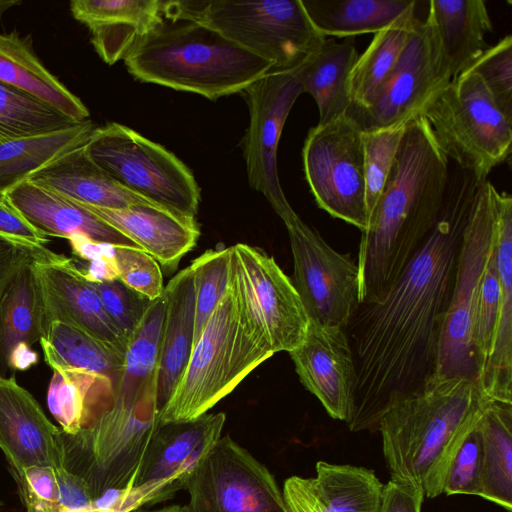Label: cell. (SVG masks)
<instances>
[{"label":"cell","mask_w":512,"mask_h":512,"mask_svg":"<svg viewBox=\"0 0 512 512\" xmlns=\"http://www.w3.org/2000/svg\"><path fill=\"white\" fill-rule=\"evenodd\" d=\"M452 81L448 62L432 21L418 18L390 74L367 106L347 115L362 131L406 120Z\"/></svg>","instance_id":"4fadbf2b"},{"label":"cell","mask_w":512,"mask_h":512,"mask_svg":"<svg viewBox=\"0 0 512 512\" xmlns=\"http://www.w3.org/2000/svg\"><path fill=\"white\" fill-rule=\"evenodd\" d=\"M129 512H147V511H144V510H142L140 508H137V509H134V510L129 511Z\"/></svg>","instance_id":"6f0895ef"},{"label":"cell","mask_w":512,"mask_h":512,"mask_svg":"<svg viewBox=\"0 0 512 512\" xmlns=\"http://www.w3.org/2000/svg\"><path fill=\"white\" fill-rule=\"evenodd\" d=\"M114 262L117 279L128 288L150 301L162 296V270L149 253L136 246H115Z\"/></svg>","instance_id":"f6af8a7d"},{"label":"cell","mask_w":512,"mask_h":512,"mask_svg":"<svg viewBox=\"0 0 512 512\" xmlns=\"http://www.w3.org/2000/svg\"><path fill=\"white\" fill-rule=\"evenodd\" d=\"M52 370L47 405L64 434L88 428L113 404L115 388L107 377L76 368Z\"/></svg>","instance_id":"f1b7e54d"},{"label":"cell","mask_w":512,"mask_h":512,"mask_svg":"<svg viewBox=\"0 0 512 512\" xmlns=\"http://www.w3.org/2000/svg\"><path fill=\"white\" fill-rule=\"evenodd\" d=\"M110 320L128 341L151 302L119 279L90 282Z\"/></svg>","instance_id":"bcb514c9"},{"label":"cell","mask_w":512,"mask_h":512,"mask_svg":"<svg viewBox=\"0 0 512 512\" xmlns=\"http://www.w3.org/2000/svg\"><path fill=\"white\" fill-rule=\"evenodd\" d=\"M418 15L401 19L377 32L349 76V111L364 108L396 65ZM348 111V112H349Z\"/></svg>","instance_id":"8d00e7d4"},{"label":"cell","mask_w":512,"mask_h":512,"mask_svg":"<svg viewBox=\"0 0 512 512\" xmlns=\"http://www.w3.org/2000/svg\"><path fill=\"white\" fill-rule=\"evenodd\" d=\"M424 498L421 486L391 476L383 487L380 512H421Z\"/></svg>","instance_id":"681fc988"},{"label":"cell","mask_w":512,"mask_h":512,"mask_svg":"<svg viewBox=\"0 0 512 512\" xmlns=\"http://www.w3.org/2000/svg\"><path fill=\"white\" fill-rule=\"evenodd\" d=\"M151 512H186L184 506L179 505H173V506H167L158 510H154Z\"/></svg>","instance_id":"11a10c76"},{"label":"cell","mask_w":512,"mask_h":512,"mask_svg":"<svg viewBox=\"0 0 512 512\" xmlns=\"http://www.w3.org/2000/svg\"><path fill=\"white\" fill-rule=\"evenodd\" d=\"M478 429L482 442V494L512 511V404L492 401Z\"/></svg>","instance_id":"d590c367"},{"label":"cell","mask_w":512,"mask_h":512,"mask_svg":"<svg viewBox=\"0 0 512 512\" xmlns=\"http://www.w3.org/2000/svg\"><path fill=\"white\" fill-rule=\"evenodd\" d=\"M94 129L88 119L58 131L0 142V196L51 161L85 145Z\"/></svg>","instance_id":"d6a6232c"},{"label":"cell","mask_w":512,"mask_h":512,"mask_svg":"<svg viewBox=\"0 0 512 512\" xmlns=\"http://www.w3.org/2000/svg\"><path fill=\"white\" fill-rule=\"evenodd\" d=\"M305 178L317 205L361 232L368 227L362 130L348 115L317 124L302 149Z\"/></svg>","instance_id":"8fae6325"},{"label":"cell","mask_w":512,"mask_h":512,"mask_svg":"<svg viewBox=\"0 0 512 512\" xmlns=\"http://www.w3.org/2000/svg\"><path fill=\"white\" fill-rule=\"evenodd\" d=\"M80 204L153 256L167 272L178 267L200 236L196 218L181 216L156 205L108 209Z\"/></svg>","instance_id":"44dd1931"},{"label":"cell","mask_w":512,"mask_h":512,"mask_svg":"<svg viewBox=\"0 0 512 512\" xmlns=\"http://www.w3.org/2000/svg\"><path fill=\"white\" fill-rule=\"evenodd\" d=\"M495 189L487 179L479 184L474 196L459 251L434 376L464 378L477 383L474 324L482 279L496 241Z\"/></svg>","instance_id":"30bf717a"},{"label":"cell","mask_w":512,"mask_h":512,"mask_svg":"<svg viewBox=\"0 0 512 512\" xmlns=\"http://www.w3.org/2000/svg\"><path fill=\"white\" fill-rule=\"evenodd\" d=\"M308 483L320 512H380L384 484L370 469L318 461Z\"/></svg>","instance_id":"836d02e7"},{"label":"cell","mask_w":512,"mask_h":512,"mask_svg":"<svg viewBox=\"0 0 512 512\" xmlns=\"http://www.w3.org/2000/svg\"><path fill=\"white\" fill-rule=\"evenodd\" d=\"M0 81L22 89L76 122L89 119L83 102L38 59L30 44L15 32L0 34Z\"/></svg>","instance_id":"f546056e"},{"label":"cell","mask_w":512,"mask_h":512,"mask_svg":"<svg viewBox=\"0 0 512 512\" xmlns=\"http://www.w3.org/2000/svg\"><path fill=\"white\" fill-rule=\"evenodd\" d=\"M478 423L466 434L451 456L443 481L442 493L481 497L482 442Z\"/></svg>","instance_id":"ee69618b"},{"label":"cell","mask_w":512,"mask_h":512,"mask_svg":"<svg viewBox=\"0 0 512 512\" xmlns=\"http://www.w3.org/2000/svg\"><path fill=\"white\" fill-rule=\"evenodd\" d=\"M162 297L164 314L157 368L159 410L174 391L193 349L195 290L190 265L172 277Z\"/></svg>","instance_id":"d4e9b609"},{"label":"cell","mask_w":512,"mask_h":512,"mask_svg":"<svg viewBox=\"0 0 512 512\" xmlns=\"http://www.w3.org/2000/svg\"><path fill=\"white\" fill-rule=\"evenodd\" d=\"M45 245L19 241L0 234V304L5 291L15 276L34 262H47L59 258Z\"/></svg>","instance_id":"c3c4849f"},{"label":"cell","mask_w":512,"mask_h":512,"mask_svg":"<svg viewBox=\"0 0 512 512\" xmlns=\"http://www.w3.org/2000/svg\"><path fill=\"white\" fill-rule=\"evenodd\" d=\"M186 488V512H289L271 472L229 435L195 467Z\"/></svg>","instance_id":"7c38bea8"},{"label":"cell","mask_w":512,"mask_h":512,"mask_svg":"<svg viewBox=\"0 0 512 512\" xmlns=\"http://www.w3.org/2000/svg\"><path fill=\"white\" fill-rule=\"evenodd\" d=\"M316 29L327 38L377 32L417 14L416 0H302Z\"/></svg>","instance_id":"4dcf8cb0"},{"label":"cell","mask_w":512,"mask_h":512,"mask_svg":"<svg viewBox=\"0 0 512 512\" xmlns=\"http://www.w3.org/2000/svg\"><path fill=\"white\" fill-rule=\"evenodd\" d=\"M60 512H98V511L95 510L91 505H89L88 507L81 508V509H71V508L61 506Z\"/></svg>","instance_id":"9f6ffc18"},{"label":"cell","mask_w":512,"mask_h":512,"mask_svg":"<svg viewBox=\"0 0 512 512\" xmlns=\"http://www.w3.org/2000/svg\"><path fill=\"white\" fill-rule=\"evenodd\" d=\"M358 58L353 40L325 39L323 44L298 65L303 93L315 100L318 124L347 115L350 106L349 76Z\"/></svg>","instance_id":"83f0119b"},{"label":"cell","mask_w":512,"mask_h":512,"mask_svg":"<svg viewBox=\"0 0 512 512\" xmlns=\"http://www.w3.org/2000/svg\"><path fill=\"white\" fill-rule=\"evenodd\" d=\"M293 258V284L309 320L345 328L358 304L359 273L349 254L333 249L294 212L284 218Z\"/></svg>","instance_id":"5bb4252c"},{"label":"cell","mask_w":512,"mask_h":512,"mask_svg":"<svg viewBox=\"0 0 512 512\" xmlns=\"http://www.w3.org/2000/svg\"><path fill=\"white\" fill-rule=\"evenodd\" d=\"M495 257L500 306L492 351L478 385L491 400L512 404V198L494 191Z\"/></svg>","instance_id":"7402d4cb"},{"label":"cell","mask_w":512,"mask_h":512,"mask_svg":"<svg viewBox=\"0 0 512 512\" xmlns=\"http://www.w3.org/2000/svg\"><path fill=\"white\" fill-rule=\"evenodd\" d=\"M0 234L38 245L49 242V239L39 233L5 195L0 196Z\"/></svg>","instance_id":"f907efd6"},{"label":"cell","mask_w":512,"mask_h":512,"mask_svg":"<svg viewBox=\"0 0 512 512\" xmlns=\"http://www.w3.org/2000/svg\"><path fill=\"white\" fill-rule=\"evenodd\" d=\"M5 196L47 238L68 239L73 234H82L112 246H136L79 202L30 180L15 186Z\"/></svg>","instance_id":"cb8c5ba5"},{"label":"cell","mask_w":512,"mask_h":512,"mask_svg":"<svg viewBox=\"0 0 512 512\" xmlns=\"http://www.w3.org/2000/svg\"><path fill=\"white\" fill-rule=\"evenodd\" d=\"M480 183L459 167L449 173L440 215L426 239L391 286L357 304L344 328L357 375L346 422L352 432L378 430L391 407L435 375L462 238Z\"/></svg>","instance_id":"6da1fadb"},{"label":"cell","mask_w":512,"mask_h":512,"mask_svg":"<svg viewBox=\"0 0 512 512\" xmlns=\"http://www.w3.org/2000/svg\"><path fill=\"white\" fill-rule=\"evenodd\" d=\"M61 506L71 509L88 507L94 500L88 483L64 467L55 469Z\"/></svg>","instance_id":"816d5d0a"},{"label":"cell","mask_w":512,"mask_h":512,"mask_svg":"<svg viewBox=\"0 0 512 512\" xmlns=\"http://www.w3.org/2000/svg\"><path fill=\"white\" fill-rule=\"evenodd\" d=\"M0 449L10 470L63 467L62 431L14 376L0 375Z\"/></svg>","instance_id":"d6986e66"},{"label":"cell","mask_w":512,"mask_h":512,"mask_svg":"<svg viewBox=\"0 0 512 512\" xmlns=\"http://www.w3.org/2000/svg\"><path fill=\"white\" fill-rule=\"evenodd\" d=\"M39 342L51 369L76 368L97 373L110 379L116 388L123 372L124 355L85 331L55 320L46 326Z\"/></svg>","instance_id":"e575fe53"},{"label":"cell","mask_w":512,"mask_h":512,"mask_svg":"<svg viewBox=\"0 0 512 512\" xmlns=\"http://www.w3.org/2000/svg\"><path fill=\"white\" fill-rule=\"evenodd\" d=\"M492 401L475 381L438 376L398 401L378 426L391 476L421 486L425 497L442 494L451 456Z\"/></svg>","instance_id":"3957f363"},{"label":"cell","mask_w":512,"mask_h":512,"mask_svg":"<svg viewBox=\"0 0 512 512\" xmlns=\"http://www.w3.org/2000/svg\"><path fill=\"white\" fill-rule=\"evenodd\" d=\"M163 17L208 26L270 62L272 70L301 64L326 39L302 0L163 1Z\"/></svg>","instance_id":"8992f818"},{"label":"cell","mask_w":512,"mask_h":512,"mask_svg":"<svg viewBox=\"0 0 512 512\" xmlns=\"http://www.w3.org/2000/svg\"><path fill=\"white\" fill-rule=\"evenodd\" d=\"M411 118L375 130L362 131L368 222L379 201Z\"/></svg>","instance_id":"60d3db41"},{"label":"cell","mask_w":512,"mask_h":512,"mask_svg":"<svg viewBox=\"0 0 512 512\" xmlns=\"http://www.w3.org/2000/svg\"><path fill=\"white\" fill-rule=\"evenodd\" d=\"M26 512H60L61 503L55 469L31 466L11 471Z\"/></svg>","instance_id":"7dc6e473"},{"label":"cell","mask_w":512,"mask_h":512,"mask_svg":"<svg viewBox=\"0 0 512 512\" xmlns=\"http://www.w3.org/2000/svg\"><path fill=\"white\" fill-rule=\"evenodd\" d=\"M499 306L500 283L494 246L482 279L474 324L473 343L478 368L477 383L487 365L492 351Z\"/></svg>","instance_id":"7bdbcfd3"},{"label":"cell","mask_w":512,"mask_h":512,"mask_svg":"<svg viewBox=\"0 0 512 512\" xmlns=\"http://www.w3.org/2000/svg\"><path fill=\"white\" fill-rule=\"evenodd\" d=\"M73 17L85 24L101 59L113 65L163 20L161 0H73Z\"/></svg>","instance_id":"603a6c76"},{"label":"cell","mask_w":512,"mask_h":512,"mask_svg":"<svg viewBox=\"0 0 512 512\" xmlns=\"http://www.w3.org/2000/svg\"><path fill=\"white\" fill-rule=\"evenodd\" d=\"M283 496L289 512H320L308 478L292 476L284 483Z\"/></svg>","instance_id":"f5cc1de1"},{"label":"cell","mask_w":512,"mask_h":512,"mask_svg":"<svg viewBox=\"0 0 512 512\" xmlns=\"http://www.w3.org/2000/svg\"><path fill=\"white\" fill-rule=\"evenodd\" d=\"M76 123L40 98L0 81V142L58 131Z\"/></svg>","instance_id":"f35d334b"},{"label":"cell","mask_w":512,"mask_h":512,"mask_svg":"<svg viewBox=\"0 0 512 512\" xmlns=\"http://www.w3.org/2000/svg\"><path fill=\"white\" fill-rule=\"evenodd\" d=\"M419 113L439 147L479 182L511 154L512 120L496 106L478 75L464 72L434 94Z\"/></svg>","instance_id":"ba28073f"},{"label":"cell","mask_w":512,"mask_h":512,"mask_svg":"<svg viewBox=\"0 0 512 512\" xmlns=\"http://www.w3.org/2000/svg\"><path fill=\"white\" fill-rule=\"evenodd\" d=\"M41 287L45 328L61 321L90 334L124 355L128 341L108 317L101 300L74 262L61 254L55 260L36 262Z\"/></svg>","instance_id":"ffe728a7"},{"label":"cell","mask_w":512,"mask_h":512,"mask_svg":"<svg viewBox=\"0 0 512 512\" xmlns=\"http://www.w3.org/2000/svg\"><path fill=\"white\" fill-rule=\"evenodd\" d=\"M428 17L439 37L452 80L489 48L492 21L483 0H430Z\"/></svg>","instance_id":"4316f807"},{"label":"cell","mask_w":512,"mask_h":512,"mask_svg":"<svg viewBox=\"0 0 512 512\" xmlns=\"http://www.w3.org/2000/svg\"><path fill=\"white\" fill-rule=\"evenodd\" d=\"M273 354L240 293L232 254L229 286L195 341L174 391L160 409V424L190 421L206 414Z\"/></svg>","instance_id":"5b68a950"},{"label":"cell","mask_w":512,"mask_h":512,"mask_svg":"<svg viewBox=\"0 0 512 512\" xmlns=\"http://www.w3.org/2000/svg\"><path fill=\"white\" fill-rule=\"evenodd\" d=\"M448 158L428 121L414 115L404 132L376 208L361 232L358 303L371 300L404 271L440 215Z\"/></svg>","instance_id":"7a4b0ae2"},{"label":"cell","mask_w":512,"mask_h":512,"mask_svg":"<svg viewBox=\"0 0 512 512\" xmlns=\"http://www.w3.org/2000/svg\"><path fill=\"white\" fill-rule=\"evenodd\" d=\"M289 354L301 384L331 418L347 422L357 375L345 329L310 321L303 342Z\"/></svg>","instance_id":"e0dca14e"},{"label":"cell","mask_w":512,"mask_h":512,"mask_svg":"<svg viewBox=\"0 0 512 512\" xmlns=\"http://www.w3.org/2000/svg\"><path fill=\"white\" fill-rule=\"evenodd\" d=\"M226 421L222 412L160 424L134 486L155 485L163 500L186 488L189 476L217 441Z\"/></svg>","instance_id":"ac0fdd59"},{"label":"cell","mask_w":512,"mask_h":512,"mask_svg":"<svg viewBox=\"0 0 512 512\" xmlns=\"http://www.w3.org/2000/svg\"><path fill=\"white\" fill-rule=\"evenodd\" d=\"M85 148L122 187L175 214L196 218L199 186L190 169L165 147L110 122L93 130Z\"/></svg>","instance_id":"9c48e42d"},{"label":"cell","mask_w":512,"mask_h":512,"mask_svg":"<svg viewBox=\"0 0 512 512\" xmlns=\"http://www.w3.org/2000/svg\"><path fill=\"white\" fill-rule=\"evenodd\" d=\"M232 254V246L209 249L190 264L195 290L194 343L229 286Z\"/></svg>","instance_id":"ab89813d"},{"label":"cell","mask_w":512,"mask_h":512,"mask_svg":"<svg viewBox=\"0 0 512 512\" xmlns=\"http://www.w3.org/2000/svg\"><path fill=\"white\" fill-rule=\"evenodd\" d=\"M465 72L479 76L496 106L512 120V36L489 46Z\"/></svg>","instance_id":"b9f144b4"},{"label":"cell","mask_w":512,"mask_h":512,"mask_svg":"<svg viewBox=\"0 0 512 512\" xmlns=\"http://www.w3.org/2000/svg\"><path fill=\"white\" fill-rule=\"evenodd\" d=\"M35 263L12 280L0 304V375H6L11 352L18 344L32 347L45 332V314Z\"/></svg>","instance_id":"1f68e13d"},{"label":"cell","mask_w":512,"mask_h":512,"mask_svg":"<svg viewBox=\"0 0 512 512\" xmlns=\"http://www.w3.org/2000/svg\"><path fill=\"white\" fill-rule=\"evenodd\" d=\"M233 263L244 302L274 353L291 352L303 342L309 317L292 279L264 250L237 243Z\"/></svg>","instance_id":"2e32d148"},{"label":"cell","mask_w":512,"mask_h":512,"mask_svg":"<svg viewBox=\"0 0 512 512\" xmlns=\"http://www.w3.org/2000/svg\"><path fill=\"white\" fill-rule=\"evenodd\" d=\"M85 145L51 161L29 180L79 203L100 208L155 205L112 179L91 159Z\"/></svg>","instance_id":"484cf974"},{"label":"cell","mask_w":512,"mask_h":512,"mask_svg":"<svg viewBox=\"0 0 512 512\" xmlns=\"http://www.w3.org/2000/svg\"><path fill=\"white\" fill-rule=\"evenodd\" d=\"M157 383L135 398L114 396L111 407L75 435L62 432L63 467L82 477L94 499L132 487L160 425Z\"/></svg>","instance_id":"52a82bcc"},{"label":"cell","mask_w":512,"mask_h":512,"mask_svg":"<svg viewBox=\"0 0 512 512\" xmlns=\"http://www.w3.org/2000/svg\"><path fill=\"white\" fill-rule=\"evenodd\" d=\"M163 314L161 296L149 303L140 324L128 340L123 372L114 396L134 398L157 382Z\"/></svg>","instance_id":"74e56055"},{"label":"cell","mask_w":512,"mask_h":512,"mask_svg":"<svg viewBox=\"0 0 512 512\" xmlns=\"http://www.w3.org/2000/svg\"><path fill=\"white\" fill-rule=\"evenodd\" d=\"M124 63L141 82L210 100L242 92L273 69L208 26L165 17L135 44Z\"/></svg>","instance_id":"277c9868"},{"label":"cell","mask_w":512,"mask_h":512,"mask_svg":"<svg viewBox=\"0 0 512 512\" xmlns=\"http://www.w3.org/2000/svg\"><path fill=\"white\" fill-rule=\"evenodd\" d=\"M39 357L31 346L21 343L11 352L8 367L12 370L24 371L38 363Z\"/></svg>","instance_id":"db71d44e"},{"label":"cell","mask_w":512,"mask_h":512,"mask_svg":"<svg viewBox=\"0 0 512 512\" xmlns=\"http://www.w3.org/2000/svg\"><path fill=\"white\" fill-rule=\"evenodd\" d=\"M244 92L250 118L242 147L249 185L264 195L282 220L295 211L281 187L277 150L290 110L303 93L298 65L271 70Z\"/></svg>","instance_id":"9a60e30c"}]
</instances>
